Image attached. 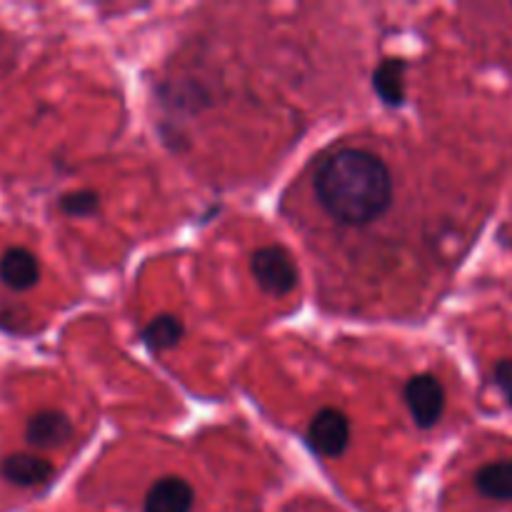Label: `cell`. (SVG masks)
<instances>
[{"mask_svg":"<svg viewBox=\"0 0 512 512\" xmlns=\"http://www.w3.org/2000/svg\"><path fill=\"white\" fill-rule=\"evenodd\" d=\"M0 473L8 483L18 485V488H38V485L48 483L53 478V465L48 460L38 458V455L15 453L3 460Z\"/></svg>","mask_w":512,"mask_h":512,"instance_id":"cell-8","label":"cell"},{"mask_svg":"<svg viewBox=\"0 0 512 512\" xmlns=\"http://www.w3.org/2000/svg\"><path fill=\"white\" fill-rule=\"evenodd\" d=\"M250 273L255 283L270 295H288L298 285V268L278 245H268L250 255Z\"/></svg>","mask_w":512,"mask_h":512,"instance_id":"cell-2","label":"cell"},{"mask_svg":"<svg viewBox=\"0 0 512 512\" xmlns=\"http://www.w3.org/2000/svg\"><path fill=\"white\" fill-rule=\"evenodd\" d=\"M320 205L345 225H368L393 203V178L383 160L365 148H340L315 170Z\"/></svg>","mask_w":512,"mask_h":512,"instance_id":"cell-1","label":"cell"},{"mask_svg":"<svg viewBox=\"0 0 512 512\" xmlns=\"http://www.w3.org/2000/svg\"><path fill=\"white\" fill-rule=\"evenodd\" d=\"M493 380L495 385H498L500 393H503L505 403L512 408V358L498 360V365H495L493 370Z\"/></svg>","mask_w":512,"mask_h":512,"instance_id":"cell-13","label":"cell"},{"mask_svg":"<svg viewBox=\"0 0 512 512\" xmlns=\"http://www.w3.org/2000/svg\"><path fill=\"white\" fill-rule=\"evenodd\" d=\"M183 338V323L173 315H160L150 320L143 330V340L150 350H168L175 348Z\"/></svg>","mask_w":512,"mask_h":512,"instance_id":"cell-11","label":"cell"},{"mask_svg":"<svg viewBox=\"0 0 512 512\" xmlns=\"http://www.w3.org/2000/svg\"><path fill=\"white\" fill-rule=\"evenodd\" d=\"M475 488L495 503H512V460L488 463L475 473Z\"/></svg>","mask_w":512,"mask_h":512,"instance_id":"cell-9","label":"cell"},{"mask_svg":"<svg viewBox=\"0 0 512 512\" xmlns=\"http://www.w3.org/2000/svg\"><path fill=\"white\" fill-rule=\"evenodd\" d=\"M60 208H63L68 215H73V218H85V215L98 213L100 198L98 193H93V190H78V193L63 195Z\"/></svg>","mask_w":512,"mask_h":512,"instance_id":"cell-12","label":"cell"},{"mask_svg":"<svg viewBox=\"0 0 512 512\" xmlns=\"http://www.w3.org/2000/svg\"><path fill=\"white\" fill-rule=\"evenodd\" d=\"M193 485L178 475H165L150 485L143 512H190L193 508Z\"/></svg>","mask_w":512,"mask_h":512,"instance_id":"cell-5","label":"cell"},{"mask_svg":"<svg viewBox=\"0 0 512 512\" xmlns=\"http://www.w3.org/2000/svg\"><path fill=\"white\" fill-rule=\"evenodd\" d=\"M405 403H408V410L418 428H435L443 418L445 390L435 375L420 373L405 385Z\"/></svg>","mask_w":512,"mask_h":512,"instance_id":"cell-3","label":"cell"},{"mask_svg":"<svg viewBox=\"0 0 512 512\" xmlns=\"http://www.w3.org/2000/svg\"><path fill=\"white\" fill-rule=\"evenodd\" d=\"M73 438V423L58 410H43L25 425V440L33 448H58Z\"/></svg>","mask_w":512,"mask_h":512,"instance_id":"cell-6","label":"cell"},{"mask_svg":"<svg viewBox=\"0 0 512 512\" xmlns=\"http://www.w3.org/2000/svg\"><path fill=\"white\" fill-rule=\"evenodd\" d=\"M308 440L325 458H340L350 443V423L338 410H320L308 428Z\"/></svg>","mask_w":512,"mask_h":512,"instance_id":"cell-4","label":"cell"},{"mask_svg":"<svg viewBox=\"0 0 512 512\" xmlns=\"http://www.w3.org/2000/svg\"><path fill=\"white\" fill-rule=\"evenodd\" d=\"M0 280L5 288L18 290V293L35 288V283L40 280L38 258L25 248L5 250L0 258Z\"/></svg>","mask_w":512,"mask_h":512,"instance_id":"cell-7","label":"cell"},{"mask_svg":"<svg viewBox=\"0 0 512 512\" xmlns=\"http://www.w3.org/2000/svg\"><path fill=\"white\" fill-rule=\"evenodd\" d=\"M405 60L385 58L373 75V85L388 105H400L405 98Z\"/></svg>","mask_w":512,"mask_h":512,"instance_id":"cell-10","label":"cell"}]
</instances>
